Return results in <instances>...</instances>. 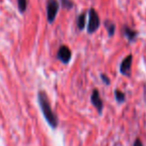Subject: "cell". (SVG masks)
Returning a JSON list of instances; mask_svg holds the SVG:
<instances>
[{
  "instance_id": "cell-2",
  "label": "cell",
  "mask_w": 146,
  "mask_h": 146,
  "mask_svg": "<svg viewBox=\"0 0 146 146\" xmlns=\"http://www.w3.org/2000/svg\"><path fill=\"white\" fill-rule=\"evenodd\" d=\"M88 34H92L96 30L100 28V20L98 17V14L96 13V11L92 8L88 11Z\"/></svg>"
},
{
  "instance_id": "cell-9",
  "label": "cell",
  "mask_w": 146,
  "mask_h": 146,
  "mask_svg": "<svg viewBox=\"0 0 146 146\" xmlns=\"http://www.w3.org/2000/svg\"><path fill=\"white\" fill-rule=\"evenodd\" d=\"M78 27H79L80 30H83L86 26V13H82L81 15L78 17Z\"/></svg>"
},
{
  "instance_id": "cell-3",
  "label": "cell",
  "mask_w": 146,
  "mask_h": 146,
  "mask_svg": "<svg viewBox=\"0 0 146 146\" xmlns=\"http://www.w3.org/2000/svg\"><path fill=\"white\" fill-rule=\"evenodd\" d=\"M59 2L57 0H48L47 1V19L49 23H53L56 19L59 11Z\"/></svg>"
},
{
  "instance_id": "cell-10",
  "label": "cell",
  "mask_w": 146,
  "mask_h": 146,
  "mask_svg": "<svg viewBox=\"0 0 146 146\" xmlns=\"http://www.w3.org/2000/svg\"><path fill=\"white\" fill-rule=\"evenodd\" d=\"M114 96H115V100H117L118 104H122V102H125V94L124 92H120L118 90H114Z\"/></svg>"
},
{
  "instance_id": "cell-12",
  "label": "cell",
  "mask_w": 146,
  "mask_h": 146,
  "mask_svg": "<svg viewBox=\"0 0 146 146\" xmlns=\"http://www.w3.org/2000/svg\"><path fill=\"white\" fill-rule=\"evenodd\" d=\"M61 3H62V6H63L64 8H66V9H71L74 6L73 1H71V0H61Z\"/></svg>"
},
{
  "instance_id": "cell-4",
  "label": "cell",
  "mask_w": 146,
  "mask_h": 146,
  "mask_svg": "<svg viewBox=\"0 0 146 146\" xmlns=\"http://www.w3.org/2000/svg\"><path fill=\"white\" fill-rule=\"evenodd\" d=\"M90 102H92V106L96 108L98 113L102 114V110H104V102H102V98H100V92H98V90H94L92 96H90Z\"/></svg>"
},
{
  "instance_id": "cell-8",
  "label": "cell",
  "mask_w": 146,
  "mask_h": 146,
  "mask_svg": "<svg viewBox=\"0 0 146 146\" xmlns=\"http://www.w3.org/2000/svg\"><path fill=\"white\" fill-rule=\"evenodd\" d=\"M104 26H106V30H108V35H110V37L113 36L114 32H115V25H114L113 22L110 21V20H106Z\"/></svg>"
},
{
  "instance_id": "cell-14",
  "label": "cell",
  "mask_w": 146,
  "mask_h": 146,
  "mask_svg": "<svg viewBox=\"0 0 146 146\" xmlns=\"http://www.w3.org/2000/svg\"><path fill=\"white\" fill-rule=\"evenodd\" d=\"M133 146H143L142 142H141V140L139 138H137L136 140L134 141V144H133Z\"/></svg>"
},
{
  "instance_id": "cell-6",
  "label": "cell",
  "mask_w": 146,
  "mask_h": 146,
  "mask_svg": "<svg viewBox=\"0 0 146 146\" xmlns=\"http://www.w3.org/2000/svg\"><path fill=\"white\" fill-rule=\"evenodd\" d=\"M131 65H132V55H128L120 64V73L122 75L129 77L131 71Z\"/></svg>"
},
{
  "instance_id": "cell-7",
  "label": "cell",
  "mask_w": 146,
  "mask_h": 146,
  "mask_svg": "<svg viewBox=\"0 0 146 146\" xmlns=\"http://www.w3.org/2000/svg\"><path fill=\"white\" fill-rule=\"evenodd\" d=\"M123 34L126 36V38L128 39L130 42H133L137 37L136 31L132 30L131 28H129L128 26H123Z\"/></svg>"
},
{
  "instance_id": "cell-5",
  "label": "cell",
  "mask_w": 146,
  "mask_h": 146,
  "mask_svg": "<svg viewBox=\"0 0 146 146\" xmlns=\"http://www.w3.org/2000/svg\"><path fill=\"white\" fill-rule=\"evenodd\" d=\"M57 57H58V59L62 63L68 64L72 58V52L68 46H61L58 51Z\"/></svg>"
},
{
  "instance_id": "cell-1",
  "label": "cell",
  "mask_w": 146,
  "mask_h": 146,
  "mask_svg": "<svg viewBox=\"0 0 146 146\" xmlns=\"http://www.w3.org/2000/svg\"><path fill=\"white\" fill-rule=\"evenodd\" d=\"M38 100L39 104H40V108L42 110V112L44 114L46 120L48 121V123L53 127V128H56L58 126V118H57L55 112L51 108V104L49 102V98L47 96V94L44 92H40L38 94Z\"/></svg>"
},
{
  "instance_id": "cell-13",
  "label": "cell",
  "mask_w": 146,
  "mask_h": 146,
  "mask_svg": "<svg viewBox=\"0 0 146 146\" xmlns=\"http://www.w3.org/2000/svg\"><path fill=\"white\" fill-rule=\"evenodd\" d=\"M100 78H102V82H104V83L106 84V85H108H108L110 84V79H108V76H106V75H104V74H102V75H100Z\"/></svg>"
},
{
  "instance_id": "cell-11",
  "label": "cell",
  "mask_w": 146,
  "mask_h": 146,
  "mask_svg": "<svg viewBox=\"0 0 146 146\" xmlns=\"http://www.w3.org/2000/svg\"><path fill=\"white\" fill-rule=\"evenodd\" d=\"M18 1V8L21 13H24L27 8V0H17Z\"/></svg>"
}]
</instances>
